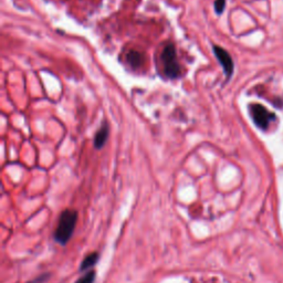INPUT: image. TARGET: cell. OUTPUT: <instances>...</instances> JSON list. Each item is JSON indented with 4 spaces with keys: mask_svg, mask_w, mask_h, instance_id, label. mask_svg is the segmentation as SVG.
I'll return each instance as SVG.
<instances>
[{
    "mask_svg": "<svg viewBox=\"0 0 283 283\" xmlns=\"http://www.w3.org/2000/svg\"><path fill=\"white\" fill-rule=\"evenodd\" d=\"M99 260V253L98 252H92L90 255H87L83 261L81 262V267H80V271H86L90 268H92L93 265H96V263Z\"/></svg>",
    "mask_w": 283,
    "mask_h": 283,
    "instance_id": "cell-7",
    "label": "cell"
},
{
    "mask_svg": "<svg viewBox=\"0 0 283 283\" xmlns=\"http://www.w3.org/2000/svg\"><path fill=\"white\" fill-rule=\"evenodd\" d=\"M162 62L164 66V72L167 78H178L181 73V68L176 59V50L174 44L170 43L165 46V49L162 52Z\"/></svg>",
    "mask_w": 283,
    "mask_h": 283,
    "instance_id": "cell-2",
    "label": "cell"
},
{
    "mask_svg": "<svg viewBox=\"0 0 283 283\" xmlns=\"http://www.w3.org/2000/svg\"><path fill=\"white\" fill-rule=\"evenodd\" d=\"M126 60L132 68H138L143 63V55L139 51L132 50L127 53Z\"/></svg>",
    "mask_w": 283,
    "mask_h": 283,
    "instance_id": "cell-6",
    "label": "cell"
},
{
    "mask_svg": "<svg viewBox=\"0 0 283 283\" xmlns=\"http://www.w3.org/2000/svg\"><path fill=\"white\" fill-rule=\"evenodd\" d=\"M214 52H215L216 58L218 59V61L220 62L221 67L223 68V71H225L226 75L228 76V78H230L233 72V61H232L231 57H230V55L225 49L221 48V46H218V45L214 46Z\"/></svg>",
    "mask_w": 283,
    "mask_h": 283,
    "instance_id": "cell-4",
    "label": "cell"
},
{
    "mask_svg": "<svg viewBox=\"0 0 283 283\" xmlns=\"http://www.w3.org/2000/svg\"><path fill=\"white\" fill-rule=\"evenodd\" d=\"M250 110H251V115H252L253 122L256 123V125L262 129L268 128L269 123H270L271 119H273L274 115L269 113L268 110L260 104L251 105Z\"/></svg>",
    "mask_w": 283,
    "mask_h": 283,
    "instance_id": "cell-3",
    "label": "cell"
},
{
    "mask_svg": "<svg viewBox=\"0 0 283 283\" xmlns=\"http://www.w3.org/2000/svg\"><path fill=\"white\" fill-rule=\"evenodd\" d=\"M96 271H88L87 273H85L83 276H81L79 280H76L75 283H94L96 281Z\"/></svg>",
    "mask_w": 283,
    "mask_h": 283,
    "instance_id": "cell-8",
    "label": "cell"
},
{
    "mask_svg": "<svg viewBox=\"0 0 283 283\" xmlns=\"http://www.w3.org/2000/svg\"><path fill=\"white\" fill-rule=\"evenodd\" d=\"M49 278H50V274L49 273H43V274L37 276V278H35V279L29 281L27 283H44Z\"/></svg>",
    "mask_w": 283,
    "mask_h": 283,
    "instance_id": "cell-10",
    "label": "cell"
},
{
    "mask_svg": "<svg viewBox=\"0 0 283 283\" xmlns=\"http://www.w3.org/2000/svg\"><path fill=\"white\" fill-rule=\"evenodd\" d=\"M226 7V0H216L215 2V10L218 15L223 13Z\"/></svg>",
    "mask_w": 283,
    "mask_h": 283,
    "instance_id": "cell-9",
    "label": "cell"
},
{
    "mask_svg": "<svg viewBox=\"0 0 283 283\" xmlns=\"http://www.w3.org/2000/svg\"><path fill=\"white\" fill-rule=\"evenodd\" d=\"M109 124L108 122H104L103 125L101 126V128L99 129L97 135H96V138H94V146L97 147V149H102L104 146L106 139H108L109 136Z\"/></svg>",
    "mask_w": 283,
    "mask_h": 283,
    "instance_id": "cell-5",
    "label": "cell"
},
{
    "mask_svg": "<svg viewBox=\"0 0 283 283\" xmlns=\"http://www.w3.org/2000/svg\"><path fill=\"white\" fill-rule=\"evenodd\" d=\"M76 221H78V212L75 210L66 209L61 212L55 234H53L56 243L62 246H66L69 243L74 232Z\"/></svg>",
    "mask_w": 283,
    "mask_h": 283,
    "instance_id": "cell-1",
    "label": "cell"
}]
</instances>
